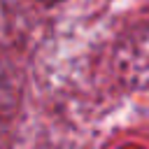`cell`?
I'll list each match as a JSON object with an SVG mask.
<instances>
[{"instance_id": "cell-1", "label": "cell", "mask_w": 149, "mask_h": 149, "mask_svg": "<svg viewBox=\"0 0 149 149\" xmlns=\"http://www.w3.org/2000/svg\"><path fill=\"white\" fill-rule=\"evenodd\" d=\"M44 2H56V0H44Z\"/></svg>"}]
</instances>
